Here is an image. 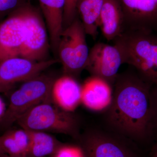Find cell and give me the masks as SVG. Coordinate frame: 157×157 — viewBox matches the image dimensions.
<instances>
[{"mask_svg":"<svg viewBox=\"0 0 157 157\" xmlns=\"http://www.w3.org/2000/svg\"><path fill=\"white\" fill-rule=\"evenodd\" d=\"M59 62L51 59L36 62L14 57L0 61V93H7L17 83L25 82L39 76L52 66Z\"/></svg>","mask_w":157,"mask_h":157,"instance_id":"cell-8","label":"cell"},{"mask_svg":"<svg viewBox=\"0 0 157 157\" xmlns=\"http://www.w3.org/2000/svg\"><path fill=\"white\" fill-rule=\"evenodd\" d=\"M49 35L51 48L56 55L63 29L66 0H39Z\"/></svg>","mask_w":157,"mask_h":157,"instance_id":"cell-14","label":"cell"},{"mask_svg":"<svg viewBox=\"0 0 157 157\" xmlns=\"http://www.w3.org/2000/svg\"><path fill=\"white\" fill-rule=\"evenodd\" d=\"M0 157H29L26 155H24L18 156H11L9 155L5 154H0Z\"/></svg>","mask_w":157,"mask_h":157,"instance_id":"cell-25","label":"cell"},{"mask_svg":"<svg viewBox=\"0 0 157 157\" xmlns=\"http://www.w3.org/2000/svg\"><path fill=\"white\" fill-rule=\"evenodd\" d=\"M104 0H78L77 15L81 20L86 35L96 40L99 34L98 20Z\"/></svg>","mask_w":157,"mask_h":157,"instance_id":"cell-16","label":"cell"},{"mask_svg":"<svg viewBox=\"0 0 157 157\" xmlns=\"http://www.w3.org/2000/svg\"><path fill=\"white\" fill-rule=\"evenodd\" d=\"M117 1L123 13L124 32L144 31L157 34V0Z\"/></svg>","mask_w":157,"mask_h":157,"instance_id":"cell-10","label":"cell"},{"mask_svg":"<svg viewBox=\"0 0 157 157\" xmlns=\"http://www.w3.org/2000/svg\"><path fill=\"white\" fill-rule=\"evenodd\" d=\"M112 86L103 79L91 76L81 86V103L94 111L105 110L112 101Z\"/></svg>","mask_w":157,"mask_h":157,"instance_id":"cell-13","label":"cell"},{"mask_svg":"<svg viewBox=\"0 0 157 157\" xmlns=\"http://www.w3.org/2000/svg\"><path fill=\"white\" fill-rule=\"evenodd\" d=\"M123 64L121 55L117 46L98 42L89 51L85 70L91 76L103 79L113 87Z\"/></svg>","mask_w":157,"mask_h":157,"instance_id":"cell-9","label":"cell"},{"mask_svg":"<svg viewBox=\"0 0 157 157\" xmlns=\"http://www.w3.org/2000/svg\"></svg>","mask_w":157,"mask_h":157,"instance_id":"cell-27","label":"cell"},{"mask_svg":"<svg viewBox=\"0 0 157 157\" xmlns=\"http://www.w3.org/2000/svg\"><path fill=\"white\" fill-rule=\"evenodd\" d=\"M16 123L28 131L51 132L78 139L79 123L73 113L64 111L52 100L40 103L22 116Z\"/></svg>","mask_w":157,"mask_h":157,"instance_id":"cell-3","label":"cell"},{"mask_svg":"<svg viewBox=\"0 0 157 157\" xmlns=\"http://www.w3.org/2000/svg\"><path fill=\"white\" fill-rule=\"evenodd\" d=\"M78 140L86 157H139L133 142L106 128L88 129Z\"/></svg>","mask_w":157,"mask_h":157,"instance_id":"cell-6","label":"cell"},{"mask_svg":"<svg viewBox=\"0 0 157 157\" xmlns=\"http://www.w3.org/2000/svg\"><path fill=\"white\" fill-rule=\"evenodd\" d=\"M7 107L4 100L0 96V121L2 120V119L5 115L6 109H7Z\"/></svg>","mask_w":157,"mask_h":157,"instance_id":"cell-23","label":"cell"},{"mask_svg":"<svg viewBox=\"0 0 157 157\" xmlns=\"http://www.w3.org/2000/svg\"><path fill=\"white\" fill-rule=\"evenodd\" d=\"M51 95L52 101L57 107L73 113L81 103V86L76 78L64 74L55 79Z\"/></svg>","mask_w":157,"mask_h":157,"instance_id":"cell-12","label":"cell"},{"mask_svg":"<svg viewBox=\"0 0 157 157\" xmlns=\"http://www.w3.org/2000/svg\"><path fill=\"white\" fill-rule=\"evenodd\" d=\"M86 35L77 15L73 22L63 30L59 44L57 56L64 74L76 79L85 69L89 54Z\"/></svg>","mask_w":157,"mask_h":157,"instance_id":"cell-5","label":"cell"},{"mask_svg":"<svg viewBox=\"0 0 157 157\" xmlns=\"http://www.w3.org/2000/svg\"><path fill=\"white\" fill-rule=\"evenodd\" d=\"M25 5L0 23V61L20 56L25 37Z\"/></svg>","mask_w":157,"mask_h":157,"instance_id":"cell-11","label":"cell"},{"mask_svg":"<svg viewBox=\"0 0 157 157\" xmlns=\"http://www.w3.org/2000/svg\"><path fill=\"white\" fill-rule=\"evenodd\" d=\"M29 3V0H0V23L11 13Z\"/></svg>","mask_w":157,"mask_h":157,"instance_id":"cell-19","label":"cell"},{"mask_svg":"<svg viewBox=\"0 0 157 157\" xmlns=\"http://www.w3.org/2000/svg\"><path fill=\"white\" fill-rule=\"evenodd\" d=\"M151 87L130 66L119 73L113 86L112 101L104 110L105 128L135 144L155 135Z\"/></svg>","mask_w":157,"mask_h":157,"instance_id":"cell-1","label":"cell"},{"mask_svg":"<svg viewBox=\"0 0 157 157\" xmlns=\"http://www.w3.org/2000/svg\"><path fill=\"white\" fill-rule=\"evenodd\" d=\"M155 135L156 140L154 145L152 149V157H157V130L156 131Z\"/></svg>","mask_w":157,"mask_h":157,"instance_id":"cell-24","label":"cell"},{"mask_svg":"<svg viewBox=\"0 0 157 157\" xmlns=\"http://www.w3.org/2000/svg\"><path fill=\"white\" fill-rule=\"evenodd\" d=\"M77 2L78 0H66L63 16V30L69 26L77 16Z\"/></svg>","mask_w":157,"mask_h":157,"instance_id":"cell-20","label":"cell"},{"mask_svg":"<svg viewBox=\"0 0 157 157\" xmlns=\"http://www.w3.org/2000/svg\"><path fill=\"white\" fill-rule=\"evenodd\" d=\"M25 37L20 57L33 61L46 60L51 48L43 15L30 3L25 6Z\"/></svg>","mask_w":157,"mask_h":157,"instance_id":"cell-7","label":"cell"},{"mask_svg":"<svg viewBox=\"0 0 157 157\" xmlns=\"http://www.w3.org/2000/svg\"><path fill=\"white\" fill-rule=\"evenodd\" d=\"M54 78L41 74L23 82L12 93L4 117L0 121V129L9 130L26 113L40 103L50 101Z\"/></svg>","mask_w":157,"mask_h":157,"instance_id":"cell-4","label":"cell"},{"mask_svg":"<svg viewBox=\"0 0 157 157\" xmlns=\"http://www.w3.org/2000/svg\"><path fill=\"white\" fill-rule=\"evenodd\" d=\"M29 141L28 132L21 128L7 130L0 136V145L4 154L11 156L26 155Z\"/></svg>","mask_w":157,"mask_h":157,"instance_id":"cell-18","label":"cell"},{"mask_svg":"<svg viewBox=\"0 0 157 157\" xmlns=\"http://www.w3.org/2000/svg\"><path fill=\"white\" fill-rule=\"evenodd\" d=\"M51 157H86L79 146L63 144L57 151Z\"/></svg>","mask_w":157,"mask_h":157,"instance_id":"cell-21","label":"cell"},{"mask_svg":"<svg viewBox=\"0 0 157 157\" xmlns=\"http://www.w3.org/2000/svg\"><path fill=\"white\" fill-rule=\"evenodd\" d=\"M120 51L123 63L132 67L144 80L157 85V34L124 31L112 41Z\"/></svg>","mask_w":157,"mask_h":157,"instance_id":"cell-2","label":"cell"},{"mask_svg":"<svg viewBox=\"0 0 157 157\" xmlns=\"http://www.w3.org/2000/svg\"><path fill=\"white\" fill-rule=\"evenodd\" d=\"M4 154V152H3L2 149L1 145H0V154Z\"/></svg>","mask_w":157,"mask_h":157,"instance_id":"cell-26","label":"cell"},{"mask_svg":"<svg viewBox=\"0 0 157 157\" xmlns=\"http://www.w3.org/2000/svg\"><path fill=\"white\" fill-rule=\"evenodd\" d=\"M27 131L30 140L26 154L28 157H51L56 153L63 144L55 137L47 132Z\"/></svg>","mask_w":157,"mask_h":157,"instance_id":"cell-17","label":"cell"},{"mask_svg":"<svg viewBox=\"0 0 157 157\" xmlns=\"http://www.w3.org/2000/svg\"><path fill=\"white\" fill-rule=\"evenodd\" d=\"M98 26L108 42H112L124 33L123 13L117 0H104Z\"/></svg>","mask_w":157,"mask_h":157,"instance_id":"cell-15","label":"cell"},{"mask_svg":"<svg viewBox=\"0 0 157 157\" xmlns=\"http://www.w3.org/2000/svg\"><path fill=\"white\" fill-rule=\"evenodd\" d=\"M151 103L155 130H157V85L152 86L151 90Z\"/></svg>","mask_w":157,"mask_h":157,"instance_id":"cell-22","label":"cell"}]
</instances>
